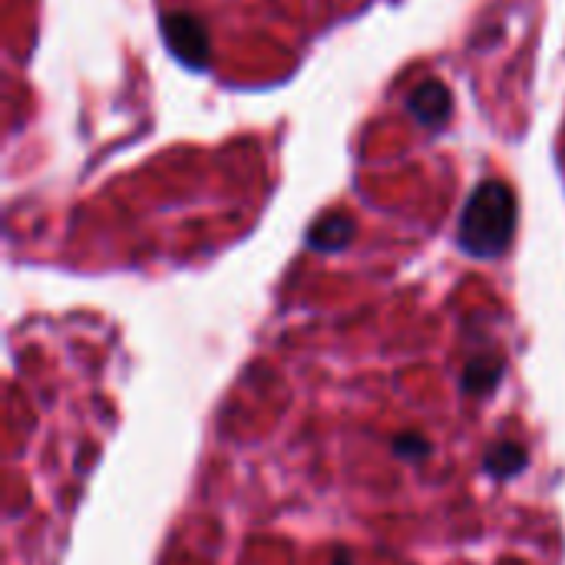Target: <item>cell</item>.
<instances>
[{
  "label": "cell",
  "mask_w": 565,
  "mask_h": 565,
  "mask_svg": "<svg viewBox=\"0 0 565 565\" xmlns=\"http://www.w3.org/2000/svg\"><path fill=\"white\" fill-rule=\"evenodd\" d=\"M407 109H411V116H414L424 129H434V132H437V129L447 122V116H450V93H447V86H444L440 79H424V83L411 93Z\"/></svg>",
  "instance_id": "3"
},
{
  "label": "cell",
  "mask_w": 565,
  "mask_h": 565,
  "mask_svg": "<svg viewBox=\"0 0 565 565\" xmlns=\"http://www.w3.org/2000/svg\"><path fill=\"white\" fill-rule=\"evenodd\" d=\"M162 36L169 43V50L175 53V60H182L192 70H205L209 66V30L195 13L175 10L162 17Z\"/></svg>",
  "instance_id": "2"
},
{
  "label": "cell",
  "mask_w": 565,
  "mask_h": 565,
  "mask_svg": "<svg viewBox=\"0 0 565 565\" xmlns=\"http://www.w3.org/2000/svg\"><path fill=\"white\" fill-rule=\"evenodd\" d=\"M394 454H397L401 460L417 463V460H424V457L430 454V444H427L424 437H417V434H404V437L394 440Z\"/></svg>",
  "instance_id": "7"
},
{
  "label": "cell",
  "mask_w": 565,
  "mask_h": 565,
  "mask_svg": "<svg viewBox=\"0 0 565 565\" xmlns=\"http://www.w3.org/2000/svg\"><path fill=\"white\" fill-rule=\"evenodd\" d=\"M516 232V195L507 182L490 179L463 205L457 242L473 258H500Z\"/></svg>",
  "instance_id": "1"
},
{
  "label": "cell",
  "mask_w": 565,
  "mask_h": 565,
  "mask_svg": "<svg viewBox=\"0 0 565 565\" xmlns=\"http://www.w3.org/2000/svg\"><path fill=\"white\" fill-rule=\"evenodd\" d=\"M497 381H500V361H493V358H477L467 367V391L483 394V391H493Z\"/></svg>",
  "instance_id": "6"
},
{
  "label": "cell",
  "mask_w": 565,
  "mask_h": 565,
  "mask_svg": "<svg viewBox=\"0 0 565 565\" xmlns=\"http://www.w3.org/2000/svg\"><path fill=\"white\" fill-rule=\"evenodd\" d=\"M354 238V222L344 212H331L324 215L318 225H311L308 232V245L318 252H341L348 242Z\"/></svg>",
  "instance_id": "4"
},
{
  "label": "cell",
  "mask_w": 565,
  "mask_h": 565,
  "mask_svg": "<svg viewBox=\"0 0 565 565\" xmlns=\"http://www.w3.org/2000/svg\"><path fill=\"white\" fill-rule=\"evenodd\" d=\"M526 467V450L520 444H497L487 454V470L497 477H516Z\"/></svg>",
  "instance_id": "5"
}]
</instances>
